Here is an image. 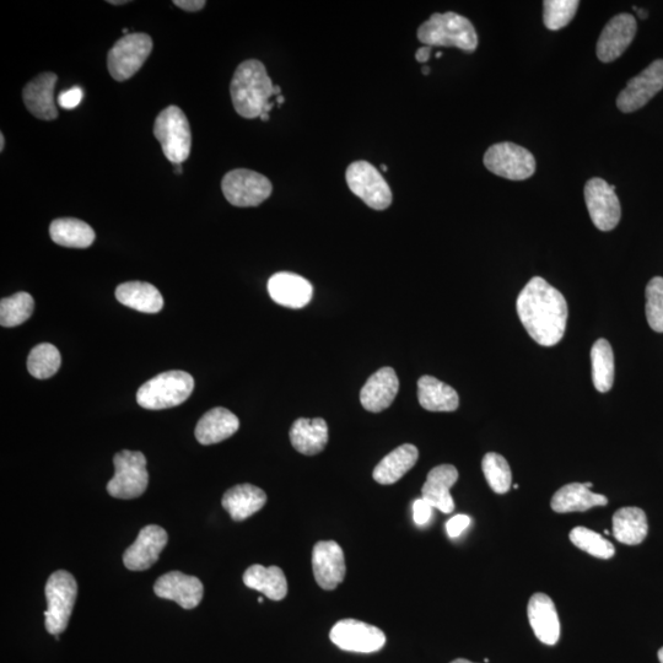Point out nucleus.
<instances>
[{"label":"nucleus","mask_w":663,"mask_h":663,"mask_svg":"<svg viewBox=\"0 0 663 663\" xmlns=\"http://www.w3.org/2000/svg\"><path fill=\"white\" fill-rule=\"evenodd\" d=\"M34 298L25 291L5 298L0 303V325L3 327H16L23 325L34 314Z\"/></svg>","instance_id":"obj_35"},{"label":"nucleus","mask_w":663,"mask_h":663,"mask_svg":"<svg viewBox=\"0 0 663 663\" xmlns=\"http://www.w3.org/2000/svg\"><path fill=\"white\" fill-rule=\"evenodd\" d=\"M115 476L107 484V492L117 499H136L149 484L147 458L139 451L123 450L113 458Z\"/></svg>","instance_id":"obj_7"},{"label":"nucleus","mask_w":663,"mask_h":663,"mask_svg":"<svg viewBox=\"0 0 663 663\" xmlns=\"http://www.w3.org/2000/svg\"><path fill=\"white\" fill-rule=\"evenodd\" d=\"M471 525V519L467 515H457L446 524L447 535L451 538L460 537L463 531Z\"/></svg>","instance_id":"obj_43"},{"label":"nucleus","mask_w":663,"mask_h":663,"mask_svg":"<svg viewBox=\"0 0 663 663\" xmlns=\"http://www.w3.org/2000/svg\"><path fill=\"white\" fill-rule=\"evenodd\" d=\"M430 55H431V47L423 46L419 48L417 53H415V59H417L419 63H427L430 59Z\"/></svg>","instance_id":"obj_45"},{"label":"nucleus","mask_w":663,"mask_h":663,"mask_svg":"<svg viewBox=\"0 0 663 663\" xmlns=\"http://www.w3.org/2000/svg\"><path fill=\"white\" fill-rule=\"evenodd\" d=\"M663 89V59L652 62L648 68L630 79L617 99V107L624 113H632L644 107Z\"/></svg>","instance_id":"obj_14"},{"label":"nucleus","mask_w":663,"mask_h":663,"mask_svg":"<svg viewBox=\"0 0 663 663\" xmlns=\"http://www.w3.org/2000/svg\"><path fill=\"white\" fill-rule=\"evenodd\" d=\"M400 391V380L392 368H382L369 377L360 392V402L366 411L380 413L391 406Z\"/></svg>","instance_id":"obj_20"},{"label":"nucleus","mask_w":663,"mask_h":663,"mask_svg":"<svg viewBox=\"0 0 663 663\" xmlns=\"http://www.w3.org/2000/svg\"><path fill=\"white\" fill-rule=\"evenodd\" d=\"M330 638L339 649L360 654L380 651L386 644V635L381 629L355 619H344L334 625Z\"/></svg>","instance_id":"obj_12"},{"label":"nucleus","mask_w":663,"mask_h":663,"mask_svg":"<svg viewBox=\"0 0 663 663\" xmlns=\"http://www.w3.org/2000/svg\"><path fill=\"white\" fill-rule=\"evenodd\" d=\"M174 4L180 9L186 10V12H199L204 7H206V2L204 0H175Z\"/></svg>","instance_id":"obj_44"},{"label":"nucleus","mask_w":663,"mask_h":663,"mask_svg":"<svg viewBox=\"0 0 663 663\" xmlns=\"http://www.w3.org/2000/svg\"><path fill=\"white\" fill-rule=\"evenodd\" d=\"M47 611L45 612L46 629L52 635H59L67 629L72 616L78 585L68 571L58 570L46 584Z\"/></svg>","instance_id":"obj_6"},{"label":"nucleus","mask_w":663,"mask_h":663,"mask_svg":"<svg viewBox=\"0 0 663 663\" xmlns=\"http://www.w3.org/2000/svg\"><path fill=\"white\" fill-rule=\"evenodd\" d=\"M84 97V91L80 86H74V88L67 91H63L58 97V105L64 110H73L75 107H78L80 102H82Z\"/></svg>","instance_id":"obj_41"},{"label":"nucleus","mask_w":663,"mask_h":663,"mask_svg":"<svg viewBox=\"0 0 663 663\" xmlns=\"http://www.w3.org/2000/svg\"><path fill=\"white\" fill-rule=\"evenodd\" d=\"M267 503V495L252 484H240L224 494L221 504L231 519L244 521L260 511Z\"/></svg>","instance_id":"obj_25"},{"label":"nucleus","mask_w":663,"mask_h":663,"mask_svg":"<svg viewBox=\"0 0 663 663\" xmlns=\"http://www.w3.org/2000/svg\"><path fill=\"white\" fill-rule=\"evenodd\" d=\"M429 73H430V68L427 67V66L423 67V74L424 75H429Z\"/></svg>","instance_id":"obj_53"},{"label":"nucleus","mask_w":663,"mask_h":663,"mask_svg":"<svg viewBox=\"0 0 663 663\" xmlns=\"http://www.w3.org/2000/svg\"><path fill=\"white\" fill-rule=\"evenodd\" d=\"M107 3H110L112 5H125L128 2H126V0H118V2H116V0H109V2Z\"/></svg>","instance_id":"obj_47"},{"label":"nucleus","mask_w":663,"mask_h":663,"mask_svg":"<svg viewBox=\"0 0 663 663\" xmlns=\"http://www.w3.org/2000/svg\"><path fill=\"white\" fill-rule=\"evenodd\" d=\"M221 190L235 207H257L271 197L273 186L266 176L256 171L237 169L228 172L221 181Z\"/></svg>","instance_id":"obj_10"},{"label":"nucleus","mask_w":663,"mask_h":663,"mask_svg":"<svg viewBox=\"0 0 663 663\" xmlns=\"http://www.w3.org/2000/svg\"><path fill=\"white\" fill-rule=\"evenodd\" d=\"M659 660L663 663V648L659 651Z\"/></svg>","instance_id":"obj_54"},{"label":"nucleus","mask_w":663,"mask_h":663,"mask_svg":"<svg viewBox=\"0 0 663 663\" xmlns=\"http://www.w3.org/2000/svg\"><path fill=\"white\" fill-rule=\"evenodd\" d=\"M312 569L321 589L336 590L346 578V560L341 546L334 541L316 543L312 551Z\"/></svg>","instance_id":"obj_15"},{"label":"nucleus","mask_w":663,"mask_h":663,"mask_svg":"<svg viewBox=\"0 0 663 663\" xmlns=\"http://www.w3.org/2000/svg\"><path fill=\"white\" fill-rule=\"evenodd\" d=\"M260 118L263 122H267L269 120V113L263 112Z\"/></svg>","instance_id":"obj_51"},{"label":"nucleus","mask_w":663,"mask_h":663,"mask_svg":"<svg viewBox=\"0 0 663 663\" xmlns=\"http://www.w3.org/2000/svg\"><path fill=\"white\" fill-rule=\"evenodd\" d=\"M193 388L194 380L190 374L181 370L166 371L139 388L137 402L149 411L174 408L190 398Z\"/></svg>","instance_id":"obj_4"},{"label":"nucleus","mask_w":663,"mask_h":663,"mask_svg":"<svg viewBox=\"0 0 663 663\" xmlns=\"http://www.w3.org/2000/svg\"><path fill=\"white\" fill-rule=\"evenodd\" d=\"M528 621L541 643L553 646L560 638V621L551 597L535 594L527 607Z\"/></svg>","instance_id":"obj_21"},{"label":"nucleus","mask_w":663,"mask_h":663,"mask_svg":"<svg viewBox=\"0 0 663 663\" xmlns=\"http://www.w3.org/2000/svg\"><path fill=\"white\" fill-rule=\"evenodd\" d=\"M116 299L122 305L144 314H158L164 307V298L158 288L145 282L121 284L116 289Z\"/></svg>","instance_id":"obj_29"},{"label":"nucleus","mask_w":663,"mask_h":663,"mask_svg":"<svg viewBox=\"0 0 663 663\" xmlns=\"http://www.w3.org/2000/svg\"><path fill=\"white\" fill-rule=\"evenodd\" d=\"M433 506H431L428 501H425L423 498L414 501L413 504V516L414 522L418 526L427 525L433 516Z\"/></svg>","instance_id":"obj_42"},{"label":"nucleus","mask_w":663,"mask_h":663,"mask_svg":"<svg viewBox=\"0 0 663 663\" xmlns=\"http://www.w3.org/2000/svg\"><path fill=\"white\" fill-rule=\"evenodd\" d=\"M154 592L156 596L174 601L182 608L193 609L202 602L204 589L196 576L170 571L155 582Z\"/></svg>","instance_id":"obj_18"},{"label":"nucleus","mask_w":663,"mask_h":663,"mask_svg":"<svg viewBox=\"0 0 663 663\" xmlns=\"http://www.w3.org/2000/svg\"><path fill=\"white\" fill-rule=\"evenodd\" d=\"M381 169H382V171H387V166H386V165H382V166H381Z\"/></svg>","instance_id":"obj_56"},{"label":"nucleus","mask_w":663,"mask_h":663,"mask_svg":"<svg viewBox=\"0 0 663 663\" xmlns=\"http://www.w3.org/2000/svg\"><path fill=\"white\" fill-rule=\"evenodd\" d=\"M592 381L601 393L611 391L614 382V354L606 339H598L591 349Z\"/></svg>","instance_id":"obj_34"},{"label":"nucleus","mask_w":663,"mask_h":663,"mask_svg":"<svg viewBox=\"0 0 663 663\" xmlns=\"http://www.w3.org/2000/svg\"><path fill=\"white\" fill-rule=\"evenodd\" d=\"M482 468L489 487L497 494L508 493L512 483V473L508 461L495 452H489L482 461Z\"/></svg>","instance_id":"obj_38"},{"label":"nucleus","mask_w":663,"mask_h":663,"mask_svg":"<svg viewBox=\"0 0 663 663\" xmlns=\"http://www.w3.org/2000/svg\"><path fill=\"white\" fill-rule=\"evenodd\" d=\"M516 309L525 330L539 346L553 347L562 341L569 316L567 300L546 280L532 278L517 298Z\"/></svg>","instance_id":"obj_1"},{"label":"nucleus","mask_w":663,"mask_h":663,"mask_svg":"<svg viewBox=\"0 0 663 663\" xmlns=\"http://www.w3.org/2000/svg\"><path fill=\"white\" fill-rule=\"evenodd\" d=\"M258 603H263V598H258Z\"/></svg>","instance_id":"obj_58"},{"label":"nucleus","mask_w":663,"mask_h":663,"mask_svg":"<svg viewBox=\"0 0 663 663\" xmlns=\"http://www.w3.org/2000/svg\"><path fill=\"white\" fill-rule=\"evenodd\" d=\"M284 101H285V99H284V96H283V95H279V96H277V104H278L279 106H282V105L284 104Z\"/></svg>","instance_id":"obj_49"},{"label":"nucleus","mask_w":663,"mask_h":663,"mask_svg":"<svg viewBox=\"0 0 663 663\" xmlns=\"http://www.w3.org/2000/svg\"><path fill=\"white\" fill-rule=\"evenodd\" d=\"M418 400L429 412H455L460 406V397L454 388L429 375L418 380Z\"/></svg>","instance_id":"obj_28"},{"label":"nucleus","mask_w":663,"mask_h":663,"mask_svg":"<svg viewBox=\"0 0 663 663\" xmlns=\"http://www.w3.org/2000/svg\"><path fill=\"white\" fill-rule=\"evenodd\" d=\"M4 145H5V139L3 134H0V152H3L4 150Z\"/></svg>","instance_id":"obj_48"},{"label":"nucleus","mask_w":663,"mask_h":663,"mask_svg":"<svg viewBox=\"0 0 663 663\" xmlns=\"http://www.w3.org/2000/svg\"><path fill=\"white\" fill-rule=\"evenodd\" d=\"M441 57H442V53H441V52L436 53V58H441Z\"/></svg>","instance_id":"obj_57"},{"label":"nucleus","mask_w":663,"mask_h":663,"mask_svg":"<svg viewBox=\"0 0 663 663\" xmlns=\"http://www.w3.org/2000/svg\"><path fill=\"white\" fill-rule=\"evenodd\" d=\"M154 136L172 164H182L188 159L192 147V133L185 113L177 106L166 107L156 117Z\"/></svg>","instance_id":"obj_5"},{"label":"nucleus","mask_w":663,"mask_h":663,"mask_svg":"<svg viewBox=\"0 0 663 663\" xmlns=\"http://www.w3.org/2000/svg\"><path fill=\"white\" fill-rule=\"evenodd\" d=\"M290 441L300 454L306 456L320 454L328 442L327 423L321 418H300L290 429Z\"/></svg>","instance_id":"obj_26"},{"label":"nucleus","mask_w":663,"mask_h":663,"mask_svg":"<svg viewBox=\"0 0 663 663\" xmlns=\"http://www.w3.org/2000/svg\"><path fill=\"white\" fill-rule=\"evenodd\" d=\"M578 0H546L543 3V21L546 28L558 31L565 28L578 12Z\"/></svg>","instance_id":"obj_39"},{"label":"nucleus","mask_w":663,"mask_h":663,"mask_svg":"<svg viewBox=\"0 0 663 663\" xmlns=\"http://www.w3.org/2000/svg\"><path fill=\"white\" fill-rule=\"evenodd\" d=\"M230 94L236 112L251 120L261 117L272 97L282 95V88L273 84L262 62L250 59L237 67Z\"/></svg>","instance_id":"obj_2"},{"label":"nucleus","mask_w":663,"mask_h":663,"mask_svg":"<svg viewBox=\"0 0 663 663\" xmlns=\"http://www.w3.org/2000/svg\"><path fill=\"white\" fill-rule=\"evenodd\" d=\"M153 51V40L147 34L123 36L111 48L107 57L111 77L117 82H126L139 72Z\"/></svg>","instance_id":"obj_8"},{"label":"nucleus","mask_w":663,"mask_h":663,"mask_svg":"<svg viewBox=\"0 0 663 663\" xmlns=\"http://www.w3.org/2000/svg\"><path fill=\"white\" fill-rule=\"evenodd\" d=\"M169 536L163 527L149 525L140 530L136 542L123 555V563L132 571L152 568L164 551Z\"/></svg>","instance_id":"obj_16"},{"label":"nucleus","mask_w":663,"mask_h":663,"mask_svg":"<svg viewBox=\"0 0 663 663\" xmlns=\"http://www.w3.org/2000/svg\"><path fill=\"white\" fill-rule=\"evenodd\" d=\"M244 584L252 590L262 592L272 601H282L288 594L287 578L278 567L252 565L244 574Z\"/></svg>","instance_id":"obj_31"},{"label":"nucleus","mask_w":663,"mask_h":663,"mask_svg":"<svg viewBox=\"0 0 663 663\" xmlns=\"http://www.w3.org/2000/svg\"><path fill=\"white\" fill-rule=\"evenodd\" d=\"M616 186L602 179H591L585 186V201L590 217L598 230L611 231L622 217Z\"/></svg>","instance_id":"obj_13"},{"label":"nucleus","mask_w":663,"mask_h":663,"mask_svg":"<svg viewBox=\"0 0 663 663\" xmlns=\"http://www.w3.org/2000/svg\"><path fill=\"white\" fill-rule=\"evenodd\" d=\"M239 428V418L229 409L218 407L203 415L194 434L199 444L214 445L231 438Z\"/></svg>","instance_id":"obj_24"},{"label":"nucleus","mask_w":663,"mask_h":663,"mask_svg":"<svg viewBox=\"0 0 663 663\" xmlns=\"http://www.w3.org/2000/svg\"><path fill=\"white\" fill-rule=\"evenodd\" d=\"M50 235L53 242L69 249H88L95 241V231L85 221L62 218L52 221Z\"/></svg>","instance_id":"obj_33"},{"label":"nucleus","mask_w":663,"mask_h":663,"mask_svg":"<svg viewBox=\"0 0 663 663\" xmlns=\"http://www.w3.org/2000/svg\"><path fill=\"white\" fill-rule=\"evenodd\" d=\"M634 10H635L636 13H638L639 18L641 20H645L649 16L648 12H646V10H644V9H639V8L634 7Z\"/></svg>","instance_id":"obj_46"},{"label":"nucleus","mask_w":663,"mask_h":663,"mask_svg":"<svg viewBox=\"0 0 663 663\" xmlns=\"http://www.w3.org/2000/svg\"><path fill=\"white\" fill-rule=\"evenodd\" d=\"M584 484L586 485V487H587V488H590V489L592 488V485H594V484H592V483H589V482H587V483H584Z\"/></svg>","instance_id":"obj_55"},{"label":"nucleus","mask_w":663,"mask_h":663,"mask_svg":"<svg viewBox=\"0 0 663 663\" xmlns=\"http://www.w3.org/2000/svg\"><path fill=\"white\" fill-rule=\"evenodd\" d=\"M174 165H175V167H176V174H177V175H181V174H182V171H183V169H182V164H174Z\"/></svg>","instance_id":"obj_50"},{"label":"nucleus","mask_w":663,"mask_h":663,"mask_svg":"<svg viewBox=\"0 0 663 663\" xmlns=\"http://www.w3.org/2000/svg\"><path fill=\"white\" fill-rule=\"evenodd\" d=\"M484 165L494 175L511 181L530 179L536 171L535 156L514 143H499L490 147L484 155Z\"/></svg>","instance_id":"obj_11"},{"label":"nucleus","mask_w":663,"mask_h":663,"mask_svg":"<svg viewBox=\"0 0 663 663\" xmlns=\"http://www.w3.org/2000/svg\"><path fill=\"white\" fill-rule=\"evenodd\" d=\"M418 40L429 47H456L474 52L478 35L470 20L456 13L433 14L418 29Z\"/></svg>","instance_id":"obj_3"},{"label":"nucleus","mask_w":663,"mask_h":663,"mask_svg":"<svg viewBox=\"0 0 663 663\" xmlns=\"http://www.w3.org/2000/svg\"><path fill=\"white\" fill-rule=\"evenodd\" d=\"M458 481V471L455 466L441 465L433 468L428 474L427 482L423 485L422 498L444 514H451L455 510L454 499L450 490Z\"/></svg>","instance_id":"obj_23"},{"label":"nucleus","mask_w":663,"mask_h":663,"mask_svg":"<svg viewBox=\"0 0 663 663\" xmlns=\"http://www.w3.org/2000/svg\"><path fill=\"white\" fill-rule=\"evenodd\" d=\"M418 458L417 447L412 444H404L393 450L376 466L373 477L377 483L382 485L395 484L412 470Z\"/></svg>","instance_id":"obj_30"},{"label":"nucleus","mask_w":663,"mask_h":663,"mask_svg":"<svg viewBox=\"0 0 663 663\" xmlns=\"http://www.w3.org/2000/svg\"><path fill=\"white\" fill-rule=\"evenodd\" d=\"M638 31L633 15L619 14L609 21L597 42V57L603 63H611L628 50Z\"/></svg>","instance_id":"obj_17"},{"label":"nucleus","mask_w":663,"mask_h":663,"mask_svg":"<svg viewBox=\"0 0 663 663\" xmlns=\"http://www.w3.org/2000/svg\"><path fill=\"white\" fill-rule=\"evenodd\" d=\"M646 318L649 326L663 333V278H652L646 287Z\"/></svg>","instance_id":"obj_40"},{"label":"nucleus","mask_w":663,"mask_h":663,"mask_svg":"<svg viewBox=\"0 0 663 663\" xmlns=\"http://www.w3.org/2000/svg\"><path fill=\"white\" fill-rule=\"evenodd\" d=\"M569 538L575 547L595 558L611 559L616 553V548L608 539L586 527H575Z\"/></svg>","instance_id":"obj_37"},{"label":"nucleus","mask_w":663,"mask_h":663,"mask_svg":"<svg viewBox=\"0 0 663 663\" xmlns=\"http://www.w3.org/2000/svg\"><path fill=\"white\" fill-rule=\"evenodd\" d=\"M59 350L50 343H42L31 350L28 358L29 373L39 380L50 379L61 368Z\"/></svg>","instance_id":"obj_36"},{"label":"nucleus","mask_w":663,"mask_h":663,"mask_svg":"<svg viewBox=\"0 0 663 663\" xmlns=\"http://www.w3.org/2000/svg\"><path fill=\"white\" fill-rule=\"evenodd\" d=\"M605 495L592 493L584 483H571L560 488L552 498V509L558 514L568 512H584L595 506H606Z\"/></svg>","instance_id":"obj_27"},{"label":"nucleus","mask_w":663,"mask_h":663,"mask_svg":"<svg viewBox=\"0 0 663 663\" xmlns=\"http://www.w3.org/2000/svg\"><path fill=\"white\" fill-rule=\"evenodd\" d=\"M451 663H473V662L465 660V659H457L455 661H452Z\"/></svg>","instance_id":"obj_52"},{"label":"nucleus","mask_w":663,"mask_h":663,"mask_svg":"<svg viewBox=\"0 0 663 663\" xmlns=\"http://www.w3.org/2000/svg\"><path fill=\"white\" fill-rule=\"evenodd\" d=\"M649 533L648 517L639 508H622L613 516V535L618 542L636 546Z\"/></svg>","instance_id":"obj_32"},{"label":"nucleus","mask_w":663,"mask_h":663,"mask_svg":"<svg viewBox=\"0 0 663 663\" xmlns=\"http://www.w3.org/2000/svg\"><path fill=\"white\" fill-rule=\"evenodd\" d=\"M55 73H42L25 86L23 99L26 109L40 120L53 121L58 117L55 104V88L57 84Z\"/></svg>","instance_id":"obj_22"},{"label":"nucleus","mask_w":663,"mask_h":663,"mask_svg":"<svg viewBox=\"0 0 663 663\" xmlns=\"http://www.w3.org/2000/svg\"><path fill=\"white\" fill-rule=\"evenodd\" d=\"M268 293L278 305L299 310L310 303L314 288L309 280L298 274L280 272L269 279Z\"/></svg>","instance_id":"obj_19"},{"label":"nucleus","mask_w":663,"mask_h":663,"mask_svg":"<svg viewBox=\"0 0 663 663\" xmlns=\"http://www.w3.org/2000/svg\"><path fill=\"white\" fill-rule=\"evenodd\" d=\"M346 179L350 191L359 197L366 206L375 210H385L392 204L390 186L368 161H355L349 165Z\"/></svg>","instance_id":"obj_9"}]
</instances>
